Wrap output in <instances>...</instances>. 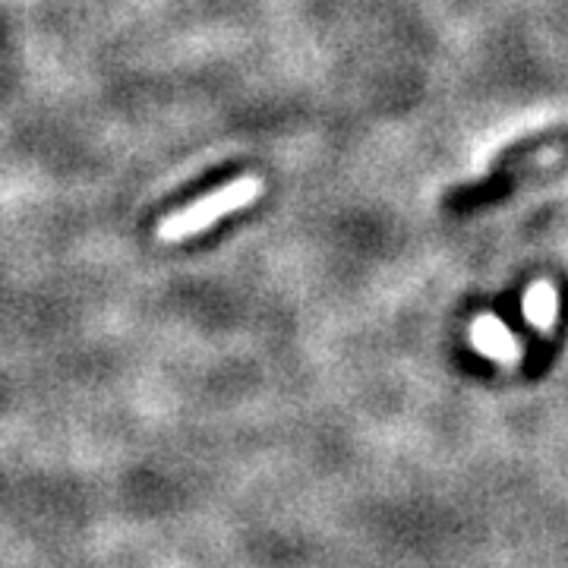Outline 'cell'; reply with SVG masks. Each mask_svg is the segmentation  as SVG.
I'll return each instance as SVG.
<instances>
[{"instance_id": "2", "label": "cell", "mask_w": 568, "mask_h": 568, "mask_svg": "<svg viewBox=\"0 0 568 568\" xmlns=\"http://www.w3.org/2000/svg\"><path fill=\"white\" fill-rule=\"evenodd\" d=\"M470 342L477 351H484L487 357L499 361V364H518L525 357V351L518 345V338L508 332L506 325L499 323L496 316H477L474 328H470Z\"/></svg>"}, {"instance_id": "3", "label": "cell", "mask_w": 568, "mask_h": 568, "mask_svg": "<svg viewBox=\"0 0 568 568\" xmlns=\"http://www.w3.org/2000/svg\"><path fill=\"white\" fill-rule=\"evenodd\" d=\"M556 291L549 282L530 284V291L525 294V316L530 320V325H537L540 332H549L552 323H556Z\"/></svg>"}, {"instance_id": "1", "label": "cell", "mask_w": 568, "mask_h": 568, "mask_svg": "<svg viewBox=\"0 0 568 568\" xmlns=\"http://www.w3.org/2000/svg\"><path fill=\"white\" fill-rule=\"evenodd\" d=\"M260 193H263L260 178H237V181L224 183L222 190H215V193L196 200V203L186 205L181 212L168 215L159 224V241H164V244H181V241L193 237V234H203L205 227L222 222L224 215L241 212L250 203H256Z\"/></svg>"}]
</instances>
